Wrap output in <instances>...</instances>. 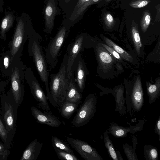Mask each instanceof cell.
<instances>
[{
    "label": "cell",
    "instance_id": "4dcf8cb0",
    "mask_svg": "<svg viewBox=\"0 0 160 160\" xmlns=\"http://www.w3.org/2000/svg\"><path fill=\"white\" fill-rule=\"evenodd\" d=\"M123 150L128 160H138V159L133 148L126 143L123 146Z\"/></svg>",
    "mask_w": 160,
    "mask_h": 160
},
{
    "label": "cell",
    "instance_id": "603a6c76",
    "mask_svg": "<svg viewBox=\"0 0 160 160\" xmlns=\"http://www.w3.org/2000/svg\"><path fill=\"white\" fill-rule=\"evenodd\" d=\"M79 103L65 101L60 107V113L63 118L69 119L76 110Z\"/></svg>",
    "mask_w": 160,
    "mask_h": 160
},
{
    "label": "cell",
    "instance_id": "52a82bcc",
    "mask_svg": "<svg viewBox=\"0 0 160 160\" xmlns=\"http://www.w3.org/2000/svg\"><path fill=\"white\" fill-rule=\"evenodd\" d=\"M129 89H126V101L127 112L131 115L132 112H138L144 103L142 84L139 76H137Z\"/></svg>",
    "mask_w": 160,
    "mask_h": 160
},
{
    "label": "cell",
    "instance_id": "e0dca14e",
    "mask_svg": "<svg viewBox=\"0 0 160 160\" xmlns=\"http://www.w3.org/2000/svg\"><path fill=\"white\" fill-rule=\"evenodd\" d=\"M82 94L77 88L72 74L69 79L68 89L65 101L81 103Z\"/></svg>",
    "mask_w": 160,
    "mask_h": 160
},
{
    "label": "cell",
    "instance_id": "44dd1931",
    "mask_svg": "<svg viewBox=\"0 0 160 160\" xmlns=\"http://www.w3.org/2000/svg\"><path fill=\"white\" fill-rule=\"evenodd\" d=\"M131 130V128L124 127L118 125L116 122H112L110 124L109 132L116 138H125Z\"/></svg>",
    "mask_w": 160,
    "mask_h": 160
},
{
    "label": "cell",
    "instance_id": "484cf974",
    "mask_svg": "<svg viewBox=\"0 0 160 160\" xmlns=\"http://www.w3.org/2000/svg\"><path fill=\"white\" fill-rule=\"evenodd\" d=\"M51 142L53 148H56L70 153L74 154L73 150L66 143L56 136L52 137Z\"/></svg>",
    "mask_w": 160,
    "mask_h": 160
},
{
    "label": "cell",
    "instance_id": "277c9868",
    "mask_svg": "<svg viewBox=\"0 0 160 160\" xmlns=\"http://www.w3.org/2000/svg\"><path fill=\"white\" fill-rule=\"evenodd\" d=\"M98 100L96 96L90 93L86 98L71 122L73 128H79L88 123L95 112Z\"/></svg>",
    "mask_w": 160,
    "mask_h": 160
},
{
    "label": "cell",
    "instance_id": "b9f144b4",
    "mask_svg": "<svg viewBox=\"0 0 160 160\" xmlns=\"http://www.w3.org/2000/svg\"><path fill=\"white\" fill-rule=\"evenodd\" d=\"M1 114V107H0V115Z\"/></svg>",
    "mask_w": 160,
    "mask_h": 160
},
{
    "label": "cell",
    "instance_id": "2e32d148",
    "mask_svg": "<svg viewBox=\"0 0 160 160\" xmlns=\"http://www.w3.org/2000/svg\"><path fill=\"white\" fill-rule=\"evenodd\" d=\"M42 143L36 138L33 140L23 151L20 160H36L41 150Z\"/></svg>",
    "mask_w": 160,
    "mask_h": 160
},
{
    "label": "cell",
    "instance_id": "8d00e7d4",
    "mask_svg": "<svg viewBox=\"0 0 160 160\" xmlns=\"http://www.w3.org/2000/svg\"><path fill=\"white\" fill-rule=\"evenodd\" d=\"M105 21L108 27H110L113 23V17L111 14L108 13L105 16Z\"/></svg>",
    "mask_w": 160,
    "mask_h": 160
},
{
    "label": "cell",
    "instance_id": "8fae6325",
    "mask_svg": "<svg viewBox=\"0 0 160 160\" xmlns=\"http://www.w3.org/2000/svg\"><path fill=\"white\" fill-rule=\"evenodd\" d=\"M43 14L45 22V31L48 34L51 33L54 27L55 17L61 12L58 6L57 0H45Z\"/></svg>",
    "mask_w": 160,
    "mask_h": 160
},
{
    "label": "cell",
    "instance_id": "60d3db41",
    "mask_svg": "<svg viewBox=\"0 0 160 160\" xmlns=\"http://www.w3.org/2000/svg\"><path fill=\"white\" fill-rule=\"evenodd\" d=\"M116 152L117 154V158L118 159V160H123V159L121 157V156L119 152L117 150H116Z\"/></svg>",
    "mask_w": 160,
    "mask_h": 160
},
{
    "label": "cell",
    "instance_id": "4316f807",
    "mask_svg": "<svg viewBox=\"0 0 160 160\" xmlns=\"http://www.w3.org/2000/svg\"><path fill=\"white\" fill-rule=\"evenodd\" d=\"M0 138L5 145L8 149L10 148L12 139L7 130L0 115Z\"/></svg>",
    "mask_w": 160,
    "mask_h": 160
},
{
    "label": "cell",
    "instance_id": "7c38bea8",
    "mask_svg": "<svg viewBox=\"0 0 160 160\" xmlns=\"http://www.w3.org/2000/svg\"><path fill=\"white\" fill-rule=\"evenodd\" d=\"M29 83L31 93L40 108L44 111H50L47 96L40 84L32 72L31 73Z\"/></svg>",
    "mask_w": 160,
    "mask_h": 160
},
{
    "label": "cell",
    "instance_id": "3957f363",
    "mask_svg": "<svg viewBox=\"0 0 160 160\" xmlns=\"http://www.w3.org/2000/svg\"><path fill=\"white\" fill-rule=\"evenodd\" d=\"M18 107L13 97L11 98L1 96L0 116L12 139L14 135L16 128Z\"/></svg>",
    "mask_w": 160,
    "mask_h": 160
},
{
    "label": "cell",
    "instance_id": "9a60e30c",
    "mask_svg": "<svg viewBox=\"0 0 160 160\" xmlns=\"http://www.w3.org/2000/svg\"><path fill=\"white\" fill-rule=\"evenodd\" d=\"M19 71L18 69L15 68L11 75V88L12 96L18 106L22 103L23 98Z\"/></svg>",
    "mask_w": 160,
    "mask_h": 160
},
{
    "label": "cell",
    "instance_id": "9c48e42d",
    "mask_svg": "<svg viewBox=\"0 0 160 160\" xmlns=\"http://www.w3.org/2000/svg\"><path fill=\"white\" fill-rule=\"evenodd\" d=\"M69 144L86 160H102L96 149L86 142L67 137Z\"/></svg>",
    "mask_w": 160,
    "mask_h": 160
},
{
    "label": "cell",
    "instance_id": "d4e9b609",
    "mask_svg": "<svg viewBox=\"0 0 160 160\" xmlns=\"http://www.w3.org/2000/svg\"><path fill=\"white\" fill-rule=\"evenodd\" d=\"M131 36L135 51L137 54L140 55L142 52V44L138 29L136 27L132 28Z\"/></svg>",
    "mask_w": 160,
    "mask_h": 160
},
{
    "label": "cell",
    "instance_id": "4fadbf2b",
    "mask_svg": "<svg viewBox=\"0 0 160 160\" xmlns=\"http://www.w3.org/2000/svg\"><path fill=\"white\" fill-rule=\"evenodd\" d=\"M30 109L32 115L38 123L56 128L61 125L60 120L51 111L42 112L34 106L31 107Z\"/></svg>",
    "mask_w": 160,
    "mask_h": 160
},
{
    "label": "cell",
    "instance_id": "f546056e",
    "mask_svg": "<svg viewBox=\"0 0 160 160\" xmlns=\"http://www.w3.org/2000/svg\"><path fill=\"white\" fill-rule=\"evenodd\" d=\"M54 150L59 158L66 160H78V159L75 155L65 151L54 148Z\"/></svg>",
    "mask_w": 160,
    "mask_h": 160
},
{
    "label": "cell",
    "instance_id": "d6a6232c",
    "mask_svg": "<svg viewBox=\"0 0 160 160\" xmlns=\"http://www.w3.org/2000/svg\"><path fill=\"white\" fill-rule=\"evenodd\" d=\"M100 44L104 47L115 59L118 60V61L122 62L123 59L116 51L113 48L109 47L106 44L103 43Z\"/></svg>",
    "mask_w": 160,
    "mask_h": 160
},
{
    "label": "cell",
    "instance_id": "7bdbcfd3",
    "mask_svg": "<svg viewBox=\"0 0 160 160\" xmlns=\"http://www.w3.org/2000/svg\"><path fill=\"white\" fill-rule=\"evenodd\" d=\"M110 0H106V1L108 2V1H110Z\"/></svg>",
    "mask_w": 160,
    "mask_h": 160
},
{
    "label": "cell",
    "instance_id": "ab89813d",
    "mask_svg": "<svg viewBox=\"0 0 160 160\" xmlns=\"http://www.w3.org/2000/svg\"><path fill=\"white\" fill-rule=\"evenodd\" d=\"M3 0H0V12H2L3 10Z\"/></svg>",
    "mask_w": 160,
    "mask_h": 160
},
{
    "label": "cell",
    "instance_id": "f1b7e54d",
    "mask_svg": "<svg viewBox=\"0 0 160 160\" xmlns=\"http://www.w3.org/2000/svg\"><path fill=\"white\" fill-rule=\"evenodd\" d=\"M144 155L146 160H158V152L155 147L148 145L144 146Z\"/></svg>",
    "mask_w": 160,
    "mask_h": 160
},
{
    "label": "cell",
    "instance_id": "d6986e66",
    "mask_svg": "<svg viewBox=\"0 0 160 160\" xmlns=\"http://www.w3.org/2000/svg\"><path fill=\"white\" fill-rule=\"evenodd\" d=\"M147 92L149 97L150 104L153 102L160 94V79H158L154 84L148 82L146 83Z\"/></svg>",
    "mask_w": 160,
    "mask_h": 160
},
{
    "label": "cell",
    "instance_id": "d590c367",
    "mask_svg": "<svg viewBox=\"0 0 160 160\" xmlns=\"http://www.w3.org/2000/svg\"><path fill=\"white\" fill-rule=\"evenodd\" d=\"M90 0H79L71 15L75 13Z\"/></svg>",
    "mask_w": 160,
    "mask_h": 160
},
{
    "label": "cell",
    "instance_id": "836d02e7",
    "mask_svg": "<svg viewBox=\"0 0 160 160\" xmlns=\"http://www.w3.org/2000/svg\"><path fill=\"white\" fill-rule=\"evenodd\" d=\"M151 17L148 13H145L141 22V26L142 30L145 32L150 23Z\"/></svg>",
    "mask_w": 160,
    "mask_h": 160
},
{
    "label": "cell",
    "instance_id": "f35d334b",
    "mask_svg": "<svg viewBox=\"0 0 160 160\" xmlns=\"http://www.w3.org/2000/svg\"><path fill=\"white\" fill-rule=\"evenodd\" d=\"M9 64V59L8 57H6L4 59V64L6 68H7Z\"/></svg>",
    "mask_w": 160,
    "mask_h": 160
},
{
    "label": "cell",
    "instance_id": "ba28073f",
    "mask_svg": "<svg viewBox=\"0 0 160 160\" xmlns=\"http://www.w3.org/2000/svg\"><path fill=\"white\" fill-rule=\"evenodd\" d=\"M17 25L12 41L11 53L14 56L22 44L26 29L32 24L29 16L24 12L16 19Z\"/></svg>",
    "mask_w": 160,
    "mask_h": 160
},
{
    "label": "cell",
    "instance_id": "1f68e13d",
    "mask_svg": "<svg viewBox=\"0 0 160 160\" xmlns=\"http://www.w3.org/2000/svg\"><path fill=\"white\" fill-rule=\"evenodd\" d=\"M10 153L8 148L3 143L0 142V160H7Z\"/></svg>",
    "mask_w": 160,
    "mask_h": 160
},
{
    "label": "cell",
    "instance_id": "6da1fadb",
    "mask_svg": "<svg viewBox=\"0 0 160 160\" xmlns=\"http://www.w3.org/2000/svg\"><path fill=\"white\" fill-rule=\"evenodd\" d=\"M68 56L65 54L58 72L51 74L49 90L50 99L49 101L55 107H60L65 101L68 89L69 79L67 72Z\"/></svg>",
    "mask_w": 160,
    "mask_h": 160
},
{
    "label": "cell",
    "instance_id": "ffe728a7",
    "mask_svg": "<svg viewBox=\"0 0 160 160\" xmlns=\"http://www.w3.org/2000/svg\"><path fill=\"white\" fill-rule=\"evenodd\" d=\"M113 95L115 101V111L121 115H124L126 112V100L123 97V89L120 88L116 90Z\"/></svg>",
    "mask_w": 160,
    "mask_h": 160
},
{
    "label": "cell",
    "instance_id": "8992f818",
    "mask_svg": "<svg viewBox=\"0 0 160 160\" xmlns=\"http://www.w3.org/2000/svg\"><path fill=\"white\" fill-rule=\"evenodd\" d=\"M68 31L63 25L48 43L45 56L47 62L52 68H54L57 64L59 52Z\"/></svg>",
    "mask_w": 160,
    "mask_h": 160
},
{
    "label": "cell",
    "instance_id": "30bf717a",
    "mask_svg": "<svg viewBox=\"0 0 160 160\" xmlns=\"http://www.w3.org/2000/svg\"><path fill=\"white\" fill-rule=\"evenodd\" d=\"M71 72L77 88L81 92H82L85 87L86 77L88 73L86 64L80 53L75 59Z\"/></svg>",
    "mask_w": 160,
    "mask_h": 160
},
{
    "label": "cell",
    "instance_id": "83f0119b",
    "mask_svg": "<svg viewBox=\"0 0 160 160\" xmlns=\"http://www.w3.org/2000/svg\"><path fill=\"white\" fill-rule=\"evenodd\" d=\"M109 132L106 131L104 133V142L107 151L113 160H118L116 152L112 143L108 136Z\"/></svg>",
    "mask_w": 160,
    "mask_h": 160
},
{
    "label": "cell",
    "instance_id": "7a4b0ae2",
    "mask_svg": "<svg viewBox=\"0 0 160 160\" xmlns=\"http://www.w3.org/2000/svg\"><path fill=\"white\" fill-rule=\"evenodd\" d=\"M30 41V54L33 57L36 69L40 79L45 84L47 98L49 101L50 95L48 83L49 73L48 70L45 56L38 39L35 38H32Z\"/></svg>",
    "mask_w": 160,
    "mask_h": 160
},
{
    "label": "cell",
    "instance_id": "74e56055",
    "mask_svg": "<svg viewBox=\"0 0 160 160\" xmlns=\"http://www.w3.org/2000/svg\"><path fill=\"white\" fill-rule=\"evenodd\" d=\"M154 132L158 135L159 137V140L160 141V117H159L158 119L156 120Z\"/></svg>",
    "mask_w": 160,
    "mask_h": 160
},
{
    "label": "cell",
    "instance_id": "7402d4cb",
    "mask_svg": "<svg viewBox=\"0 0 160 160\" xmlns=\"http://www.w3.org/2000/svg\"><path fill=\"white\" fill-rule=\"evenodd\" d=\"M79 0H57L66 16L64 20L68 19Z\"/></svg>",
    "mask_w": 160,
    "mask_h": 160
},
{
    "label": "cell",
    "instance_id": "5bb4252c",
    "mask_svg": "<svg viewBox=\"0 0 160 160\" xmlns=\"http://www.w3.org/2000/svg\"><path fill=\"white\" fill-rule=\"evenodd\" d=\"M93 48L100 68L102 67L105 70H109L116 59L100 43L97 45L95 44Z\"/></svg>",
    "mask_w": 160,
    "mask_h": 160
},
{
    "label": "cell",
    "instance_id": "5b68a950",
    "mask_svg": "<svg viewBox=\"0 0 160 160\" xmlns=\"http://www.w3.org/2000/svg\"><path fill=\"white\" fill-rule=\"evenodd\" d=\"M95 43L94 40L83 32L78 35L74 41L68 45L67 54L68 56L67 72L69 78L71 75L72 66L77 55L84 49L93 47Z\"/></svg>",
    "mask_w": 160,
    "mask_h": 160
},
{
    "label": "cell",
    "instance_id": "ac0fdd59",
    "mask_svg": "<svg viewBox=\"0 0 160 160\" xmlns=\"http://www.w3.org/2000/svg\"><path fill=\"white\" fill-rule=\"evenodd\" d=\"M15 18V15L11 11H7L5 15L1 25L0 34L3 39L6 38V32L13 26Z\"/></svg>",
    "mask_w": 160,
    "mask_h": 160
},
{
    "label": "cell",
    "instance_id": "e575fe53",
    "mask_svg": "<svg viewBox=\"0 0 160 160\" xmlns=\"http://www.w3.org/2000/svg\"><path fill=\"white\" fill-rule=\"evenodd\" d=\"M148 3V1L143 0L132 2L130 5L134 8H141L146 6Z\"/></svg>",
    "mask_w": 160,
    "mask_h": 160
},
{
    "label": "cell",
    "instance_id": "cb8c5ba5",
    "mask_svg": "<svg viewBox=\"0 0 160 160\" xmlns=\"http://www.w3.org/2000/svg\"><path fill=\"white\" fill-rule=\"evenodd\" d=\"M103 38L106 44L113 48L123 59L130 62H132L133 58L130 54L108 38L104 37Z\"/></svg>",
    "mask_w": 160,
    "mask_h": 160
}]
</instances>
